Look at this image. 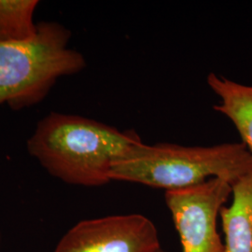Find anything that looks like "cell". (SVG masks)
<instances>
[{
	"instance_id": "cell-1",
	"label": "cell",
	"mask_w": 252,
	"mask_h": 252,
	"mask_svg": "<svg viewBox=\"0 0 252 252\" xmlns=\"http://www.w3.org/2000/svg\"><path fill=\"white\" fill-rule=\"evenodd\" d=\"M142 141L134 131L78 115L51 112L27 140V151L52 176L67 184L95 187L110 182L114 160Z\"/></svg>"
},
{
	"instance_id": "cell-2",
	"label": "cell",
	"mask_w": 252,
	"mask_h": 252,
	"mask_svg": "<svg viewBox=\"0 0 252 252\" xmlns=\"http://www.w3.org/2000/svg\"><path fill=\"white\" fill-rule=\"evenodd\" d=\"M252 170V154L243 143L185 147L140 141L114 160L109 177L111 180L172 190L214 178L233 185Z\"/></svg>"
},
{
	"instance_id": "cell-3",
	"label": "cell",
	"mask_w": 252,
	"mask_h": 252,
	"mask_svg": "<svg viewBox=\"0 0 252 252\" xmlns=\"http://www.w3.org/2000/svg\"><path fill=\"white\" fill-rule=\"evenodd\" d=\"M70 36L62 25L42 22L31 39L0 42V105L13 109L36 105L57 79L81 72L86 62L68 47Z\"/></svg>"
},
{
	"instance_id": "cell-4",
	"label": "cell",
	"mask_w": 252,
	"mask_h": 252,
	"mask_svg": "<svg viewBox=\"0 0 252 252\" xmlns=\"http://www.w3.org/2000/svg\"><path fill=\"white\" fill-rule=\"evenodd\" d=\"M231 193L232 185L218 178L166 190L165 202L180 234L182 252H226L217 232V218Z\"/></svg>"
},
{
	"instance_id": "cell-5",
	"label": "cell",
	"mask_w": 252,
	"mask_h": 252,
	"mask_svg": "<svg viewBox=\"0 0 252 252\" xmlns=\"http://www.w3.org/2000/svg\"><path fill=\"white\" fill-rule=\"evenodd\" d=\"M161 249L153 221L140 214L82 220L70 229L54 252H157Z\"/></svg>"
},
{
	"instance_id": "cell-6",
	"label": "cell",
	"mask_w": 252,
	"mask_h": 252,
	"mask_svg": "<svg viewBox=\"0 0 252 252\" xmlns=\"http://www.w3.org/2000/svg\"><path fill=\"white\" fill-rule=\"evenodd\" d=\"M233 202L220 208L226 252H252V170L232 185Z\"/></svg>"
},
{
	"instance_id": "cell-7",
	"label": "cell",
	"mask_w": 252,
	"mask_h": 252,
	"mask_svg": "<svg viewBox=\"0 0 252 252\" xmlns=\"http://www.w3.org/2000/svg\"><path fill=\"white\" fill-rule=\"evenodd\" d=\"M207 84L220 99L214 109L228 118L252 154V86L210 73Z\"/></svg>"
},
{
	"instance_id": "cell-8",
	"label": "cell",
	"mask_w": 252,
	"mask_h": 252,
	"mask_svg": "<svg viewBox=\"0 0 252 252\" xmlns=\"http://www.w3.org/2000/svg\"><path fill=\"white\" fill-rule=\"evenodd\" d=\"M37 0H0V42L33 38L37 25L33 21Z\"/></svg>"
},
{
	"instance_id": "cell-9",
	"label": "cell",
	"mask_w": 252,
	"mask_h": 252,
	"mask_svg": "<svg viewBox=\"0 0 252 252\" xmlns=\"http://www.w3.org/2000/svg\"><path fill=\"white\" fill-rule=\"evenodd\" d=\"M164 252V251H162V249H160V250H159V251H158V252Z\"/></svg>"
}]
</instances>
